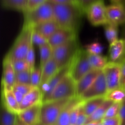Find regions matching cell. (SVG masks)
<instances>
[{
	"label": "cell",
	"instance_id": "1",
	"mask_svg": "<svg viewBox=\"0 0 125 125\" xmlns=\"http://www.w3.org/2000/svg\"><path fill=\"white\" fill-rule=\"evenodd\" d=\"M54 20L60 28L76 31L81 15L83 14L81 10L74 4H54Z\"/></svg>",
	"mask_w": 125,
	"mask_h": 125
},
{
	"label": "cell",
	"instance_id": "2",
	"mask_svg": "<svg viewBox=\"0 0 125 125\" xmlns=\"http://www.w3.org/2000/svg\"><path fill=\"white\" fill-rule=\"evenodd\" d=\"M32 27L24 24L17 39L6 56L10 60L26 59L32 42Z\"/></svg>",
	"mask_w": 125,
	"mask_h": 125
},
{
	"label": "cell",
	"instance_id": "3",
	"mask_svg": "<svg viewBox=\"0 0 125 125\" xmlns=\"http://www.w3.org/2000/svg\"><path fill=\"white\" fill-rule=\"evenodd\" d=\"M78 50L76 38L52 49V58L57 63L59 69L70 65Z\"/></svg>",
	"mask_w": 125,
	"mask_h": 125
},
{
	"label": "cell",
	"instance_id": "4",
	"mask_svg": "<svg viewBox=\"0 0 125 125\" xmlns=\"http://www.w3.org/2000/svg\"><path fill=\"white\" fill-rule=\"evenodd\" d=\"M72 99L43 102L40 112V122L46 125H54L59 116Z\"/></svg>",
	"mask_w": 125,
	"mask_h": 125
},
{
	"label": "cell",
	"instance_id": "5",
	"mask_svg": "<svg viewBox=\"0 0 125 125\" xmlns=\"http://www.w3.org/2000/svg\"><path fill=\"white\" fill-rule=\"evenodd\" d=\"M92 70L93 68L89 61V53L79 48L70 64L69 74L76 83Z\"/></svg>",
	"mask_w": 125,
	"mask_h": 125
},
{
	"label": "cell",
	"instance_id": "6",
	"mask_svg": "<svg viewBox=\"0 0 125 125\" xmlns=\"http://www.w3.org/2000/svg\"><path fill=\"white\" fill-rule=\"evenodd\" d=\"M24 24L32 27L54 20L52 4L48 1L38 8L24 13Z\"/></svg>",
	"mask_w": 125,
	"mask_h": 125
},
{
	"label": "cell",
	"instance_id": "7",
	"mask_svg": "<svg viewBox=\"0 0 125 125\" xmlns=\"http://www.w3.org/2000/svg\"><path fill=\"white\" fill-rule=\"evenodd\" d=\"M75 97H76V83L68 73L56 86L48 101L67 100Z\"/></svg>",
	"mask_w": 125,
	"mask_h": 125
},
{
	"label": "cell",
	"instance_id": "8",
	"mask_svg": "<svg viewBox=\"0 0 125 125\" xmlns=\"http://www.w3.org/2000/svg\"><path fill=\"white\" fill-rule=\"evenodd\" d=\"M108 92L107 83L103 71H101L90 87L79 98L82 101H85L96 98L105 97Z\"/></svg>",
	"mask_w": 125,
	"mask_h": 125
},
{
	"label": "cell",
	"instance_id": "9",
	"mask_svg": "<svg viewBox=\"0 0 125 125\" xmlns=\"http://www.w3.org/2000/svg\"><path fill=\"white\" fill-rule=\"evenodd\" d=\"M85 13L90 23L94 26L107 25L109 23L106 15V6L103 1L94 3L89 7Z\"/></svg>",
	"mask_w": 125,
	"mask_h": 125
},
{
	"label": "cell",
	"instance_id": "10",
	"mask_svg": "<svg viewBox=\"0 0 125 125\" xmlns=\"http://www.w3.org/2000/svg\"><path fill=\"white\" fill-rule=\"evenodd\" d=\"M106 78L108 92L120 87V64L118 62H109L103 70Z\"/></svg>",
	"mask_w": 125,
	"mask_h": 125
},
{
	"label": "cell",
	"instance_id": "11",
	"mask_svg": "<svg viewBox=\"0 0 125 125\" xmlns=\"http://www.w3.org/2000/svg\"><path fill=\"white\" fill-rule=\"evenodd\" d=\"M106 15L110 24L118 26L125 24V5L123 2L111 4L106 6Z\"/></svg>",
	"mask_w": 125,
	"mask_h": 125
},
{
	"label": "cell",
	"instance_id": "12",
	"mask_svg": "<svg viewBox=\"0 0 125 125\" xmlns=\"http://www.w3.org/2000/svg\"><path fill=\"white\" fill-rule=\"evenodd\" d=\"M15 74L16 73L12 65V61L6 56L2 63V89L12 90L16 84Z\"/></svg>",
	"mask_w": 125,
	"mask_h": 125
},
{
	"label": "cell",
	"instance_id": "13",
	"mask_svg": "<svg viewBox=\"0 0 125 125\" xmlns=\"http://www.w3.org/2000/svg\"><path fill=\"white\" fill-rule=\"evenodd\" d=\"M69 72L70 65L61 68L46 85H45L42 89H40L43 94V102L48 101L56 86L59 84V83L63 79V78L69 73Z\"/></svg>",
	"mask_w": 125,
	"mask_h": 125
},
{
	"label": "cell",
	"instance_id": "14",
	"mask_svg": "<svg viewBox=\"0 0 125 125\" xmlns=\"http://www.w3.org/2000/svg\"><path fill=\"white\" fill-rule=\"evenodd\" d=\"M74 38H76V31L60 28L48 39V43L54 49Z\"/></svg>",
	"mask_w": 125,
	"mask_h": 125
},
{
	"label": "cell",
	"instance_id": "15",
	"mask_svg": "<svg viewBox=\"0 0 125 125\" xmlns=\"http://www.w3.org/2000/svg\"><path fill=\"white\" fill-rule=\"evenodd\" d=\"M42 103L38 104L21 111L18 114V117L26 125L37 124L40 122V112Z\"/></svg>",
	"mask_w": 125,
	"mask_h": 125
},
{
	"label": "cell",
	"instance_id": "16",
	"mask_svg": "<svg viewBox=\"0 0 125 125\" xmlns=\"http://www.w3.org/2000/svg\"><path fill=\"white\" fill-rule=\"evenodd\" d=\"M43 103V94L39 87H33L32 89L24 96L20 104V112L38 104Z\"/></svg>",
	"mask_w": 125,
	"mask_h": 125
},
{
	"label": "cell",
	"instance_id": "17",
	"mask_svg": "<svg viewBox=\"0 0 125 125\" xmlns=\"http://www.w3.org/2000/svg\"><path fill=\"white\" fill-rule=\"evenodd\" d=\"M102 70L93 69L76 82V97L80 98L93 84Z\"/></svg>",
	"mask_w": 125,
	"mask_h": 125
},
{
	"label": "cell",
	"instance_id": "18",
	"mask_svg": "<svg viewBox=\"0 0 125 125\" xmlns=\"http://www.w3.org/2000/svg\"><path fill=\"white\" fill-rule=\"evenodd\" d=\"M125 58V39L117 40L109 46V59L111 62L120 63Z\"/></svg>",
	"mask_w": 125,
	"mask_h": 125
},
{
	"label": "cell",
	"instance_id": "19",
	"mask_svg": "<svg viewBox=\"0 0 125 125\" xmlns=\"http://www.w3.org/2000/svg\"><path fill=\"white\" fill-rule=\"evenodd\" d=\"M2 104L10 111L18 115L20 112V104L12 90L2 89Z\"/></svg>",
	"mask_w": 125,
	"mask_h": 125
},
{
	"label": "cell",
	"instance_id": "20",
	"mask_svg": "<svg viewBox=\"0 0 125 125\" xmlns=\"http://www.w3.org/2000/svg\"><path fill=\"white\" fill-rule=\"evenodd\" d=\"M81 100L78 97L72 98L65 107L59 116L57 121L54 125H70V114L72 109L81 102Z\"/></svg>",
	"mask_w": 125,
	"mask_h": 125
},
{
	"label": "cell",
	"instance_id": "21",
	"mask_svg": "<svg viewBox=\"0 0 125 125\" xmlns=\"http://www.w3.org/2000/svg\"><path fill=\"white\" fill-rule=\"evenodd\" d=\"M32 28L34 31L41 34L48 40V39L59 29L60 26L54 20H52L35 26L32 27Z\"/></svg>",
	"mask_w": 125,
	"mask_h": 125
},
{
	"label": "cell",
	"instance_id": "22",
	"mask_svg": "<svg viewBox=\"0 0 125 125\" xmlns=\"http://www.w3.org/2000/svg\"><path fill=\"white\" fill-rule=\"evenodd\" d=\"M42 69V73L41 83L39 87L40 89H42L44 85H46L59 70L57 63L53 58L48 61Z\"/></svg>",
	"mask_w": 125,
	"mask_h": 125
},
{
	"label": "cell",
	"instance_id": "23",
	"mask_svg": "<svg viewBox=\"0 0 125 125\" xmlns=\"http://www.w3.org/2000/svg\"><path fill=\"white\" fill-rule=\"evenodd\" d=\"M113 103V101L106 99L101 106H100L91 115L88 117L86 124L89 122H102L104 118L107 109Z\"/></svg>",
	"mask_w": 125,
	"mask_h": 125
},
{
	"label": "cell",
	"instance_id": "24",
	"mask_svg": "<svg viewBox=\"0 0 125 125\" xmlns=\"http://www.w3.org/2000/svg\"><path fill=\"white\" fill-rule=\"evenodd\" d=\"M106 100L105 97H100L83 101V108L87 116L89 117L100 106H101Z\"/></svg>",
	"mask_w": 125,
	"mask_h": 125
},
{
	"label": "cell",
	"instance_id": "25",
	"mask_svg": "<svg viewBox=\"0 0 125 125\" xmlns=\"http://www.w3.org/2000/svg\"><path fill=\"white\" fill-rule=\"evenodd\" d=\"M17 118V114L7 109L3 104H1L0 125H15Z\"/></svg>",
	"mask_w": 125,
	"mask_h": 125
},
{
	"label": "cell",
	"instance_id": "26",
	"mask_svg": "<svg viewBox=\"0 0 125 125\" xmlns=\"http://www.w3.org/2000/svg\"><path fill=\"white\" fill-rule=\"evenodd\" d=\"M4 8L20 11L23 13L26 10L27 0H1Z\"/></svg>",
	"mask_w": 125,
	"mask_h": 125
},
{
	"label": "cell",
	"instance_id": "27",
	"mask_svg": "<svg viewBox=\"0 0 125 125\" xmlns=\"http://www.w3.org/2000/svg\"><path fill=\"white\" fill-rule=\"evenodd\" d=\"M89 58L93 69L103 70V68L107 65L108 62H109L107 57L101 56V55L89 54Z\"/></svg>",
	"mask_w": 125,
	"mask_h": 125
},
{
	"label": "cell",
	"instance_id": "28",
	"mask_svg": "<svg viewBox=\"0 0 125 125\" xmlns=\"http://www.w3.org/2000/svg\"><path fill=\"white\" fill-rule=\"evenodd\" d=\"M40 54V65L42 68L48 61L52 58V48L48 43L39 47Z\"/></svg>",
	"mask_w": 125,
	"mask_h": 125
},
{
	"label": "cell",
	"instance_id": "29",
	"mask_svg": "<svg viewBox=\"0 0 125 125\" xmlns=\"http://www.w3.org/2000/svg\"><path fill=\"white\" fill-rule=\"evenodd\" d=\"M107 100H109L114 103H122L125 100V88L118 87L109 91L106 96Z\"/></svg>",
	"mask_w": 125,
	"mask_h": 125
},
{
	"label": "cell",
	"instance_id": "30",
	"mask_svg": "<svg viewBox=\"0 0 125 125\" xmlns=\"http://www.w3.org/2000/svg\"><path fill=\"white\" fill-rule=\"evenodd\" d=\"M32 88L33 87L32 85L15 84L12 89V91L19 104L21 102L24 96L28 94L32 89Z\"/></svg>",
	"mask_w": 125,
	"mask_h": 125
},
{
	"label": "cell",
	"instance_id": "31",
	"mask_svg": "<svg viewBox=\"0 0 125 125\" xmlns=\"http://www.w3.org/2000/svg\"><path fill=\"white\" fill-rule=\"evenodd\" d=\"M105 36L109 43V45L117 41L118 39V26L114 24L108 23L105 26Z\"/></svg>",
	"mask_w": 125,
	"mask_h": 125
},
{
	"label": "cell",
	"instance_id": "32",
	"mask_svg": "<svg viewBox=\"0 0 125 125\" xmlns=\"http://www.w3.org/2000/svg\"><path fill=\"white\" fill-rule=\"evenodd\" d=\"M16 84L31 85V70L30 69L23 72L16 73L15 74Z\"/></svg>",
	"mask_w": 125,
	"mask_h": 125
},
{
	"label": "cell",
	"instance_id": "33",
	"mask_svg": "<svg viewBox=\"0 0 125 125\" xmlns=\"http://www.w3.org/2000/svg\"><path fill=\"white\" fill-rule=\"evenodd\" d=\"M85 51L89 54L101 55L104 50V47L101 43L98 41L89 43L85 46Z\"/></svg>",
	"mask_w": 125,
	"mask_h": 125
},
{
	"label": "cell",
	"instance_id": "34",
	"mask_svg": "<svg viewBox=\"0 0 125 125\" xmlns=\"http://www.w3.org/2000/svg\"><path fill=\"white\" fill-rule=\"evenodd\" d=\"M42 69L41 67H35L31 70V85L33 87H39L42 79Z\"/></svg>",
	"mask_w": 125,
	"mask_h": 125
},
{
	"label": "cell",
	"instance_id": "35",
	"mask_svg": "<svg viewBox=\"0 0 125 125\" xmlns=\"http://www.w3.org/2000/svg\"><path fill=\"white\" fill-rule=\"evenodd\" d=\"M11 61L15 73L30 69L26 59H15Z\"/></svg>",
	"mask_w": 125,
	"mask_h": 125
},
{
	"label": "cell",
	"instance_id": "36",
	"mask_svg": "<svg viewBox=\"0 0 125 125\" xmlns=\"http://www.w3.org/2000/svg\"><path fill=\"white\" fill-rule=\"evenodd\" d=\"M32 42L33 45H36L38 47L45 45L48 43V40L44 37L43 35L34 31L32 28Z\"/></svg>",
	"mask_w": 125,
	"mask_h": 125
},
{
	"label": "cell",
	"instance_id": "37",
	"mask_svg": "<svg viewBox=\"0 0 125 125\" xmlns=\"http://www.w3.org/2000/svg\"><path fill=\"white\" fill-rule=\"evenodd\" d=\"M120 103H114L112 105L107 109L104 118H113L118 116V112H119L120 107Z\"/></svg>",
	"mask_w": 125,
	"mask_h": 125
},
{
	"label": "cell",
	"instance_id": "38",
	"mask_svg": "<svg viewBox=\"0 0 125 125\" xmlns=\"http://www.w3.org/2000/svg\"><path fill=\"white\" fill-rule=\"evenodd\" d=\"M103 0H76L77 6L79 7L83 13H85L90 6L94 3Z\"/></svg>",
	"mask_w": 125,
	"mask_h": 125
},
{
	"label": "cell",
	"instance_id": "39",
	"mask_svg": "<svg viewBox=\"0 0 125 125\" xmlns=\"http://www.w3.org/2000/svg\"><path fill=\"white\" fill-rule=\"evenodd\" d=\"M26 60L27 62L29 65L31 70L35 68V52H34V50L33 43L30 46V48H29L28 54L26 55Z\"/></svg>",
	"mask_w": 125,
	"mask_h": 125
},
{
	"label": "cell",
	"instance_id": "40",
	"mask_svg": "<svg viewBox=\"0 0 125 125\" xmlns=\"http://www.w3.org/2000/svg\"><path fill=\"white\" fill-rule=\"evenodd\" d=\"M46 1L47 0H27L26 12L38 8L40 6L45 3Z\"/></svg>",
	"mask_w": 125,
	"mask_h": 125
},
{
	"label": "cell",
	"instance_id": "41",
	"mask_svg": "<svg viewBox=\"0 0 125 125\" xmlns=\"http://www.w3.org/2000/svg\"><path fill=\"white\" fill-rule=\"evenodd\" d=\"M88 117L85 114L84 112V108H83V101L80 107V110H79V115H78V119H77L76 123V125H85L87 120Z\"/></svg>",
	"mask_w": 125,
	"mask_h": 125
},
{
	"label": "cell",
	"instance_id": "42",
	"mask_svg": "<svg viewBox=\"0 0 125 125\" xmlns=\"http://www.w3.org/2000/svg\"><path fill=\"white\" fill-rule=\"evenodd\" d=\"M83 101L79 103L77 106H76L74 108L72 109V112L70 114V125H76L77 119H78V115H79V110H80L81 105Z\"/></svg>",
	"mask_w": 125,
	"mask_h": 125
},
{
	"label": "cell",
	"instance_id": "43",
	"mask_svg": "<svg viewBox=\"0 0 125 125\" xmlns=\"http://www.w3.org/2000/svg\"><path fill=\"white\" fill-rule=\"evenodd\" d=\"M103 125H121L122 122H121L120 119L119 117H113V118H104L102 121Z\"/></svg>",
	"mask_w": 125,
	"mask_h": 125
},
{
	"label": "cell",
	"instance_id": "44",
	"mask_svg": "<svg viewBox=\"0 0 125 125\" xmlns=\"http://www.w3.org/2000/svg\"><path fill=\"white\" fill-rule=\"evenodd\" d=\"M120 72H121V81L120 84L122 87L125 86V58L122 60L120 62Z\"/></svg>",
	"mask_w": 125,
	"mask_h": 125
},
{
	"label": "cell",
	"instance_id": "45",
	"mask_svg": "<svg viewBox=\"0 0 125 125\" xmlns=\"http://www.w3.org/2000/svg\"><path fill=\"white\" fill-rule=\"evenodd\" d=\"M54 4H74L77 5L76 0H47Z\"/></svg>",
	"mask_w": 125,
	"mask_h": 125
},
{
	"label": "cell",
	"instance_id": "46",
	"mask_svg": "<svg viewBox=\"0 0 125 125\" xmlns=\"http://www.w3.org/2000/svg\"><path fill=\"white\" fill-rule=\"evenodd\" d=\"M118 117L120 119L122 124L125 122V100L121 103L120 104L119 112H118Z\"/></svg>",
	"mask_w": 125,
	"mask_h": 125
},
{
	"label": "cell",
	"instance_id": "47",
	"mask_svg": "<svg viewBox=\"0 0 125 125\" xmlns=\"http://www.w3.org/2000/svg\"><path fill=\"white\" fill-rule=\"evenodd\" d=\"M15 125H26L23 121L21 120V119L18 117V115H17V121H16Z\"/></svg>",
	"mask_w": 125,
	"mask_h": 125
},
{
	"label": "cell",
	"instance_id": "48",
	"mask_svg": "<svg viewBox=\"0 0 125 125\" xmlns=\"http://www.w3.org/2000/svg\"><path fill=\"white\" fill-rule=\"evenodd\" d=\"M85 125H103V123H102V122H89V123H87Z\"/></svg>",
	"mask_w": 125,
	"mask_h": 125
},
{
	"label": "cell",
	"instance_id": "49",
	"mask_svg": "<svg viewBox=\"0 0 125 125\" xmlns=\"http://www.w3.org/2000/svg\"><path fill=\"white\" fill-rule=\"evenodd\" d=\"M112 2V4H116V3H120L122 2V1H123L124 0H110Z\"/></svg>",
	"mask_w": 125,
	"mask_h": 125
},
{
	"label": "cell",
	"instance_id": "50",
	"mask_svg": "<svg viewBox=\"0 0 125 125\" xmlns=\"http://www.w3.org/2000/svg\"><path fill=\"white\" fill-rule=\"evenodd\" d=\"M35 125H45V124H43V123H42V122H39V123H37V124H35Z\"/></svg>",
	"mask_w": 125,
	"mask_h": 125
},
{
	"label": "cell",
	"instance_id": "51",
	"mask_svg": "<svg viewBox=\"0 0 125 125\" xmlns=\"http://www.w3.org/2000/svg\"><path fill=\"white\" fill-rule=\"evenodd\" d=\"M121 125H125V122H124V123H122V124Z\"/></svg>",
	"mask_w": 125,
	"mask_h": 125
},
{
	"label": "cell",
	"instance_id": "52",
	"mask_svg": "<svg viewBox=\"0 0 125 125\" xmlns=\"http://www.w3.org/2000/svg\"></svg>",
	"mask_w": 125,
	"mask_h": 125
},
{
	"label": "cell",
	"instance_id": "53",
	"mask_svg": "<svg viewBox=\"0 0 125 125\" xmlns=\"http://www.w3.org/2000/svg\"></svg>",
	"mask_w": 125,
	"mask_h": 125
},
{
	"label": "cell",
	"instance_id": "54",
	"mask_svg": "<svg viewBox=\"0 0 125 125\" xmlns=\"http://www.w3.org/2000/svg\"><path fill=\"white\" fill-rule=\"evenodd\" d=\"M124 88H125V87H124Z\"/></svg>",
	"mask_w": 125,
	"mask_h": 125
},
{
	"label": "cell",
	"instance_id": "55",
	"mask_svg": "<svg viewBox=\"0 0 125 125\" xmlns=\"http://www.w3.org/2000/svg\"><path fill=\"white\" fill-rule=\"evenodd\" d=\"M124 1H125V0H124Z\"/></svg>",
	"mask_w": 125,
	"mask_h": 125
}]
</instances>
